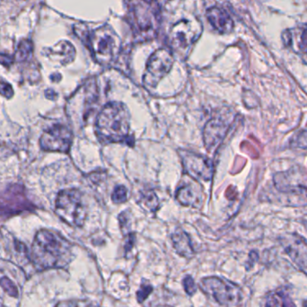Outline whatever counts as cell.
Returning a JSON list of instances; mask_svg holds the SVG:
<instances>
[{
    "instance_id": "cell-9",
    "label": "cell",
    "mask_w": 307,
    "mask_h": 307,
    "mask_svg": "<svg viewBox=\"0 0 307 307\" xmlns=\"http://www.w3.org/2000/svg\"><path fill=\"white\" fill-rule=\"evenodd\" d=\"M181 159L185 172L199 180H210L213 175V165L208 158L198 154L182 152Z\"/></svg>"
},
{
    "instance_id": "cell-23",
    "label": "cell",
    "mask_w": 307,
    "mask_h": 307,
    "mask_svg": "<svg viewBox=\"0 0 307 307\" xmlns=\"http://www.w3.org/2000/svg\"><path fill=\"white\" fill-rule=\"evenodd\" d=\"M182 285H183L185 291L188 296H192L195 295V293L197 292V285L192 276H190V275L185 276L182 281Z\"/></svg>"
},
{
    "instance_id": "cell-12",
    "label": "cell",
    "mask_w": 307,
    "mask_h": 307,
    "mask_svg": "<svg viewBox=\"0 0 307 307\" xmlns=\"http://www.w3.org/2000/svg\"><path fill=\"white\" fill-rule=\"evenodd\" d=\"M230 121L225 117H217L208 120L204 129V143L207 151L218 147L227 133Z\"/></svg>"
},
{
    "instance_id": "cell-19",
    "label": "cell",
    "mask_w": 307,
    "mask_h": 307,
    "mask_svg": "<svg viewBox=\"0 0 307 307\" xmlns=\"http://www.w3.org/2000/svg\"><path fill=\"white\" fill-rule=\"evenodd\" d=\"M34 50V44L29 40H23L18 45L16 53V59L17 62H24L31 57Z\"/></svg>"
},
{
    "instance_id": "cell-7",
    "label": "cell",
    "mask_w": 307,
    "mask_h": 307,
    "mask_svg": "<svg viewBox=\"0 0 307 307\" xmlns=\"http://www.w3.org/2000/svg\"><path fill=\"white\" fill-rule=\"evenodd\" d=\"M118 37L110 28L101 27L90 38V46L96 56V60L106 63L113 57L118 47Z\"/></svg>"
},
{
    "instance_id": "cell-4",
    "label": "cell",
    "mask_w": 307,
    "mask_h": 307,
    "mask_svg": "<svg viewBox=\"0 0 307 307\" xmlns=\"http://www.w3.org/2000/svg\"><path fill=\"white\" fill-rule=\"evenodd\" d=\"M56 214L71 227H83L86 219V207L78 190H64L56 200Z\"/></svg>"
},
{
    "instance_id": "cell-1",
    "label": "cell",
    "mask_w": 307,
    "mask_h": 307,
    "mask_svg": "<svg viewBox=\"0 0 307 307\" xmlns=\"http://www.w3.org/2000/svg\"><path fill=\"white\" fill-rule=\"evenodd\" d=\"M33 255L41 269L63 268L72 260V246L57 233L41 230L35 236Z\"/></svg>"
},
{
    "instance_id": "cell-17",
    "label": "cell",
    "mask_w": 307,
    "mask_h": 307,
    "mask_svg": "<svg viewBox=\"0 0 307 307\" xmlns=\"http://www.w3.org/2000/svg\"><path fill=\"white\" fill-rule=\"evenodd\" d=\"M49 55L58 57V60L62 62V64H67L73 60L76 55V50L72 44H70L69 42H62L54 47L53 49L49 50Z\"/></svg>"
},
{
    "instance_id": "cell-25",
    "label": "cell",
    "mask_w": 307,
    "mask_h": 307,
    "mask_svg": "<svg viewBox=\"0 0 307 307\" xmlns=\"http://www.w3.org/2000/svg\"><path fill=\"white\" fill-rule=\"evenodd\" d=\"M0 95L4 96L5 97L10 98L14 95V91L12 88L11 85L5 83V82H0Z\"/></svg>"
},
{
    "instance_id": "cell-29",
    "label": "cell",
    "mask_w": 307,
    "mask_h": 307,
    "mask_svg": "<svg viewBox=\"0 0 307 307\" xmlns=\"http://www.w3.org/2000/svg\"><path fill=\"white\" fill-rule=\"evenodd\" d=\"M58 307H78L76 302H65L58 303Z\"/></svg>"
},
{
    "instance_id": "cell-15",
    "label": "cell",
    "mask_w": 307,
    "mask_h": 307,
    "mask_svg": "<svg viewBox=\"0 0 307 307\" xmlns=\"http://www.w3.org/2000/svg\"><path fill=\"white\" fill-rule=\"evenodd\" d=\"M176 199L180 203L185 206H194L200 201V189L198 187L196 181L185 182V185L178 189Z\"/></svg>"
},
{
    "instance_id": "cell-11",
    "label": "cell",
    "mask_w": 307,
    "mask_h": 307,
    "mask_svg": "<svg viewBox=\"0 0 307 307\" xmlns=\"http://www.w3.org/2000/svg\"><path fill=\"white\" fill-rule=\"evenodd\" d=\"M285 253L299 269L307 273V242L297 234H287L281 238Z\"/></svg>"
},
{
    "instance_id": "cell-2",
    "label": "cell",
    "mask_w": 307,
    "mask_h": 307,
    "mask_svg": "<svg viewBox=\"0 0 307 307\" xmlns=\"http://www.w3.org/2000/svg\"><path fill=\"white\" fill-rule=\"evenodd\" d=\"M130 124L131 118L126 105L117 102L109 103L98 114L96 134L102 142H119L129 136Z\"/></svg>"
},
{
    "instance_id": "cell-14",
    "label": "cell",
    "mask_w": 307,
    "mask_h": 307,
    "mask_svg": "<svg viewBox=\"0 0 307 307\" xmlns=\"http://www.w3.org/2000/svg\"><path fill=\"white\" fill-rule=\"evenodd\" d=\"M207 17L212 26L220 34L230 33L234 27V23L230 16L220 8H212L208 9Z\"/></svg>"
},
{
    "instance_id": "cell-5",
    "label": "cell",
    "mask_w": 307,
    "mask_h": 307,
    "mask_svg": "<svg viewBox=\"0 0 307 307\" xmlns=\"http://www.w3.org/2000/svg\"><path fill=\"white\" fill-rule=\"evenodd\" d=\"M199 286L203 293L211 296L222 306H236L242 299L241 288L227 279L217 276L206 277L200 281Z\"/></svg>"
},
{
    "instance_id": "cell-13",
    "label": "cell",
    "mask_w": 307,
    "mask_h": 307,
    "mask_svg": "<svg viewBox=\"0 0 307 307\" xmlns=\"http://www.w3.org/2000/svg\"><path fill=\"white\" fill-rule=\"evenodd\" d=\"M197 23H193L189 20H182L177 23L172 29V37L174 43L180 47L189 46L191 43L196 41L200 33Z\"/></svg>"
},
{
    "instance_id": "cell-3",
    "label": "cell",
    "mask_w": 307,
    "mask_h": 307,
    "mask_svg": "<svg viewBox=\"0 0 307 307\" xmlns=\"http://www.w3.org/2000/svg\"><path fill=\"white\" fill-rule=\"evenodd\" d=\"M298 172L290 169L277 173L273 183L281 194V203L288 207H303L307 205V186L299 181Z\"/></svg>"
},
{
    "instance_id": "cell-21",
    "label": "cell",
    "mask_w": 307,
    "mask_h": 307,
    "mask_svg": "<svg viewBox=\"0 0 307 307\" xmlns=\"http://www.w3.org/2000/svg\"><path fill=\"white\" fill-rule=\"evenodd\" d=\"M127 199V189L125 188L123 185L117 186L111 195L112 201L114 203L121 204L124 203Z\"/></svg>"
},
{
    "instance_id": "cell-27",
    "label": "cell",
    "mask_w": 307,
    "mask_h": 307,
    "mask_svg": "<svg viewBox=\"0 0 307 307\" xmlns=\"http://www.w3.org/2000/svg\"><path fill=\"white\" fill-rule=\"evenodd\" d=\"M14 62V58L9 56V55H6V54H0V63L2 65L4 66H10L12 63Z\"/></svg>"
},
{
    "instance_id": "cell-28",
    "label": "cell",
    "mask_w": 307,
    "mask_h": 307,
    "mask_svg": "<svg viewBox=\"0 0 307 307\" xmlns=\"http://www.w3.org/2000/svg\"><path fill=\"white\" fill-rule=\"evenodd\" d=\"M257 254H256L255 252H253V253H251V254H250V261L249 262H248V265L252 267V266L254 265V262H255V261H257ZM249 266H247V269H248V268H249Z\"/></svg>"
},
{
    "instance_id": "cell-26",
    "label": "cell",
    "mask_w": 307,
    "mask_h": 307,
    "mask_svg": "<svg viewBox=\"0 0 307 307\" xmlns=\"http://www.w3.org/2000/svg\"><path fill=\"white\" fill-rule=\"evenodd\" d=\"M135 243V234L131 233L126 235V240H125V252L129 253L131 252V249L133 248Z\"/></svg>"
},
{
    "instance_id": "cell-16",
    "label": "cell",
    "mask_w": 307,
    "mask_h": 307,
    "mask_svg": "<svg viewBox=\"0 0 307 307\" xmlns=\"http://www.w3.org/2000/svg\"><path fill=\"white\" fill-rule=\"evenodd\" d=\"M173 247L177 254L181 257L191 259L194 256V249L192 247L191 238L185 231L178 230L172 235Z\"/></svg>"
},
{
    "instance_id": "cell-18",
    "label": "cell",
    "mask_w": 307,
    "mask_h": 307,
    "mask_svg": "<svg viewBox=\"0 0 307 307\" xmlns=\"http://www.w3.org/2000/svg\"><path fill=\"white\" fill-rule=\"evenodd\" d=\"M262 307H296L287 292L279 290L266 297Z\"/></svg>"
},
{
    "instance_id": "cell-8",
    "label": "cell",
    "mask_w": 307,
    "mask_h": 307,
    "mask_svg": "<svg viewBox=\"0 0 307 307\" xmlns=\"http://www.w3.org/2000/svg\"><path fill=\"white\" fill-rule=\"evenodd\" d=\"M72 142V132L63 125H56L44 132L41 138V146L45 151L68 153Z\"/></svg>"
},
{
    "instance_id": "cell-6",
    "label": "cell",
    "mask_w": 307,
    "mask_h": 307,
    "mask_svg": "<svg viewBox=\"0 0 307 307\" xmlns=\"http://www.w3.org/2000/svg\"><path fill=\"white\" fill-rule=\"evenodd\" d=\"M173 65V55L165 49L158 50L150 57L143 77L144 85L155 88L159 82L169 73Z\"/></svg>"
},
{
    "instance_id": "cell-22",
    "label": "cell",
    "mask_w": 307,
    "mask_h": 307,
    "mask_svg": "<svg viewBox=\"0 0 307 307\" xmlns=\"http://www.w3.org/2000/svg\"><path fill=\"white\" fill-rule=\"evenodd\" d=\"M153 287L151 285L146 284V283L141 284L140 288L137 291V295H136L138 303H142L150 296V294L153 292Z\"/></svg>"
},
{
    "instance_id": "cell-30",
    "label": "cell",
    "mask_w": 307,
    "mask_h": 307,
    "mask_svg": "<svg viewBox=\"0 0 307 307\" xmlns=\"http://www.w3.org/2000/svg\"><path fill=\"white\" fill-rule=\"evenodd\" d=\"M146 2H148V3H154V2H156L157 0H145Z\"/></svg>"
},
{
    "instance_id": "cell-20",
    "label": "cell",
    "mask_w": 307,
    "mask_h": 307,
    "mask_svg": "<svg viewBox=\"0 0 307 307\" xmlns=\"http://www.w3.org/2000/svg\"><path fill=\"white\" fill-rule=\"evenodd\" d=\"M290 145L294 148L307 149V131H302L295 135L290 141Z\"/></svg>"
},
{
    "instance_id": "cell-24",
    "label": "cell",
    "mask_w": 307,
    "mask_h": 307,
    "mask_svg": "<svg viewBox=\"0 0 307 307\" xmlns=\"http://www.w3.org/2000/svg\"><path fill=\"white\" fill-rule=\"evenodd\" d=\"M144 203L146 204V207L151 210H155L158 206V197L153 192H146L143 196Z\"/></svg>"
},
{
    "instance_id": "cell-10",
    "label": "cell",
    "mask_w": 307,
    "mask_h": 307,
    "mask_svg": "<svg viewBox=\"0 0 307 307\" xmlns=\"http://www.w3.org/2000/svg\"><path fill=\"white\" fill-rule=\"evenodd\" d=\"M284 46L299 56L303 64L307 66V23L285 30L281 35Z\"/></svg>"
}]
</instances>
